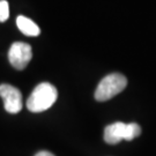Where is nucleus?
Listing matches in <instances>:
<instances>
[{
  "label": "nucleus",
  "mask_w": 156,
  "mask_h": 156,
  "mask_svg": "<svg viewBox=\"0 0 156 156\" xmlns=\"http://www.w3.org/2000/svg\"><path fill=\"white\" fill-rule=\"evenodd\" d=\"M33 58L31 46L23 42H15L11 45L8 51V60L14 68L22 71L28 66Z\"/></svg>",
  "instance_id": "nucleus-4"
},
{
  "label": "nucleus",
  "mask_w": 156,
  "mask_h": 156,
  "mask_svg": "<svg viewBox=\"0 0 156 156\" xmlns=\"http://www.w3.org/2000/svg\"><path fill=\"white\" fill-rule=\"evenodd\" d=\"M58 91L53 84L49 82L39 83L27 100V108L31 112H43L55 104Z\"/></svg>",
  "instance_id": "nucleus-1"
},
{
  "label": "nucleus",
  "mask_w": 156,
  "mask_h": 156,
  "mask_svg": "<svg viewBox=\"0 0 156 156\" xmlns=\"http://www.w3.org/2000/svg\"><path fill=\"white\" fill-rule=\"evenodd\" d=\"M0 97L4 101L5 110L9 113H19L22 110V94L16 87L11 84H0Z\"/></svg>",
  "instance_id": "nucleus-5"
},
{
  "label": "nucleus",
  "mask_w": 156,
  "mask_h": 156,
  "mask_svg": "<svg viewBox=\"0 0 156 156\" xmlns=\"http://www.w3.org/2000/svg\"><path fill=\"white\" fill-rule=\"evenodd\" d=\"M9 17V6L6 0H0V22H5Z\"/></svg>",
  "instance_id": "nucleus-7"
},
{
  "label": "nucleus",
  "mask_w": 156,
  "mask_h": 156,
  "mask_svg": "<svg viewBox=\"0 0 156 156\" xmlns=\"http://www.w3.org/2000/svg\"><path fill=\"white\" fill-rule=\"evenodd\" d=\"M127 86V79L120 73H111L101 80L95 90V98L98 102H105L120 94Z\"/></svg>",
  "instance_id": "nucleus-2"
},
{
  "label": "nucleus",
  "mask_w": 156,
  "mask_h": 156,
  "mask_svg": "<svg viewBox=\"0 0 156 156\" xmlns=\"http://www.w3.org/2000/svg\"><path fill=\"white\" fill-rule=\"evenodd\" d=\"M141 134V127L136 123L125 124L117 122L108 125L104 129V141L109 145H117L122 140L131 141Z\"/></svg>",
  "instance_id": "nucleus-3"
},
{
  "label": "nucleus",
  "mask_w": 156,
  "mask_h": 156,
  "mask_svg": "<svg viewBox=\"0 0 156 156\" xmlns=\"http://www.w3.org/2000/svg\"><path fill=\"white\" fill-rule=\"evenodd\" d=\"M35 156H55L52 153H50V151H38L37 154Z\"/></svg>",
  "instance_id": "nucleus-8"
},
{
  "label": "nucleus",
  "mask_w": 156,
  "mask_h": 156,
  "mask_svg": "<svg viewBox=\"0 0 156 156\" xmlns=\"http://www.w3.org/2000/svg\"><path fill=\"white\" fill-rule=\"evenodd\" d=\"M16 26L22 34H24L26 36H38L41 33L39 27L34 22L33 20H30L28 17L20 15L16 19Z\"/></svg>",
  "instance_id": "nucleus-6"
}]
</instances>
